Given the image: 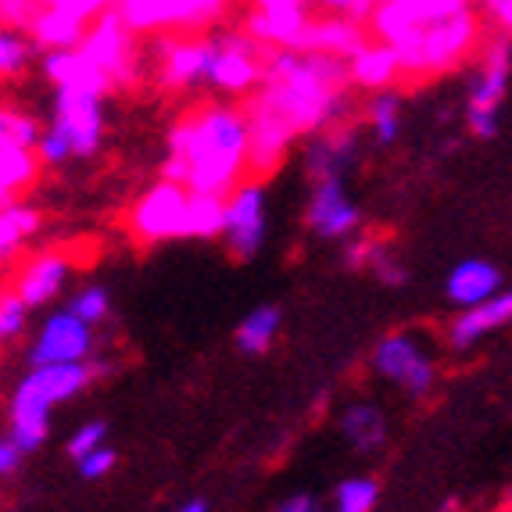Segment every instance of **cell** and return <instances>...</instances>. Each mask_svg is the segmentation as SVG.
<instances>
[{"instance_id":"1","label":"cell","mask_w":512,"mask_h":512,"mask_svg":"<svg viewBox=\"0 0 512 512\" xmlns=\"http://www.w3.org/2000/svg\"><path fill=\"white\" fill-rule=\"evenodd\" d=\"M248 97V176L265 180L298 137L344 122L351 108L348 61L298 47H265L262 79Z\"/></svg>"},{"instance_id":"2","label":"cell","mask_w":512,"mask_h":512,"mask_svg":"<svg viewBox=\"0 0 512 512\" xmlns=\"http://www.w3.org/2000/svg\"><path fill=\"white\" fill-rule=\"evenodd\" d=\"M248 176V115L237 104H205L169 133L162 180L187 190L230 194Z\"/></svg>"},{"instance_id":"3","label":"cell","mask_w":512,"mask_h":512,"mask_svg":"<svg viewBox=\"0 0 512 512\" xmlns=\"http://www.w3.org/2000/svg\"><path fill=\"white\" fill-rule=\"evenodd\" d=\"M104 373L101 362L83 359V362H47V366H33L26 380H18L15 394H11V430L8 437L22 448V452H36L47 441L51 430V409L61 402H72L76 394H83Z\"/></svg>"},{"instance_id":"4","label":"cell","mask_w":512,"mask_h":512,"mask_svg":"<svg viewBox=\"0 0 512 512\" xmlns=\"http://www.w3.org/2000/svg\"><path fill=\"white\" fill-rule=\"evenodd\" d=\"M480 36H484V18L466 4L452 15H441L427 26L405 33L391 47L402 61V76L430 79L459 69L462 61L477 51Z\"/></svg>"},{"instance_id":"5","label":"cell","mask_w":512,"mask_h":512,"mask_svg":"<svg viewBox=\"0 0 512 512\" xmlns=\"http://www.w3.org/2000/svg\"><path fill=\"white\" fill-rule=\"evenodd\" d=\"M369 366L384 384L398 387L409 398H427L437 384V362L430 355L427 341L409 330L387 333L384 341L373 348Z\"/></svg>"},{"instance_id":"6","label":"cell","mask_w":512,"mask_h":512,"mask_svg":"<svg viewBox=\"0 0 512 512\" xmlns=\"http://www.w3.org/2000/svg\"><path fill=\"white\" fill-rule=\"evenodd\" d=\"M86 58L94 61L97 69L108 76L111 86H129L137 83L140 58H137V33L126 26V18L111 8H104L101 15H94L86 22L83 40L76 43Z\"/></svg>"},{"instance_id":"7","label":"cell","mask_w":512,"mask_h":512,"mask_svg":"<svg viewBox=\"0 0 512 512\" xmlns=\"http://www.w3.org/2000/svg\"><path fill=\"white\" fill-rule=\"evenodd\" d=\"M265 208H269V197H265V183L258 176L240 180L222 201L219 240L237 262H251L265 248V230H269V212Z\"/></svg>"},{"instance_id":"8","label":"cell","mask_w":512,"mask_h":512,"mask_svg":"<svg viewBox=\"0 0 512 512\" xmlns=\"http://www.w3.org/2000/svg\"><path fill=\"white\" fill-rule=\"evenodd\" d=\"M509 36L495 33V40L487 43L484 51V69L477 72L470 86V104H466V129L477 140H495L502 129V104L509 94Z\"/></svg>"},{"instance_id":"9","label":"cell","mask_w":512,"mask_h":512,"mask_svg":"<svg viewBox=\"0 0 512 512\" xmlns=\"http://www.w3.org/2000/svg\"><path fill=\"white\" fill-rule=\"evenodd\" d=\"M190 190L176 180H158L129 208V233L140 244H165L183 237V212Z\"/></svg>"},{"instance_id":"10","label":"cell","mask_w":512,"mask_h":512,"mask_svg":"<svg viewBox=\"0 0 512 512\" xmlns=\"http://www.w3.org/2000/svg\"><path fill=\"white\" fill-rule=\"evenodd\" d=\"M212 40L197 33H154V79L162 90L180 94L205 83Z\"/></svg>"},{"instance_id":"11","label":"cell","mask_w":512,"mask_h":512,"mask_svg":"<svg viewBox=\"0 0 512 512\" xmlns=\"http://www.w3.org/2000/svg\"><path fill=\"white\" fill-rule=\"evenodd\" d=\"M265 47H258L251 36H222L212 40L205 83L226 97H248L262 79Z\"/></svg>"},{"instance_id":"12","label":"cell","mask_w":512,"mask_h":512,"mask_svg":"<svg viewBox=\"0 0 512 512\" xmlns=\"http://www.w3.org/2000/svg\"><path fill=\"white\" fill-rule=\"evenodd\" d=\"M97 355V333L90 323L76 319L69 308L51 312L36 330V341L29 348V366H47V362H83Z\"/></svg>"},{"instance_id":"13","label":"cell","mask_w":512,"mask_h":512,"mask_svg":"<svg viewBox=\"0 0 512 512\" xmlns=\"http://www.w3.org/2000/svg\"><path fill=\"white\" fill-rule=\"evenodd\" d=\"M54 129L69 140L72 158H94L104 140V97L83 90H58Z\"/></svg>"},{"instance_id":"14","label":"cell","mask_w":512,"mask_h":512,"mask_svg":"<svg viewBox=\"0 0 512 512\" xmlns=\"http://www.w3.org/2000/svg\"><path fill=\"white\" fill-rule=\"evenodd\" d=\"M305 222H308V230L323 240H348L351 233H359L362 212H359V205H355V197L348 194V187H344V176L312 180Z\"/></svg>"},{"instance_id":"15","label":"cell","mask_w":512,"mask_h":512,"mask_svg":"<svg viewBox=\"0 0 512 512\" xmlns=\"http://www.w3.org/2000/svg\"><path fill=\"white\" fill-rule=\"evenodd\" d=\"M466 4L470 0H376L366 22L376 40L394 43L402 40L405 33H412V29L427 26V22H434L441 15H452V11L466 8Z\"/></svg>"},{"instance_id":"16","label":"cell","mask_w":512,"mask_h":512,"mask_svg":"<svg viewBox=\"0 0 512 512\" xmlns=\"http://www.w3.org/2000/svg\"><path fill=\"white\" fill-rule=\"evenodd\" d=\"M251 8L248 36L258 47H294L312 18L308 0H251Z\"/></svg>"},{"instance_id":"17","label":"cell","mask_w":512,"mask_h":512,"mask_svg":"<svg viewBox=\"0 0 512 512\" xmlns=\"http://www.w3.org/2000/svg\"><path fill=\"white\" fill-rule=\"evenodd\" d=\"M72 276V258L65 251H36L26 258V265L15 276V294L29 308H40L54 301Z\"/></svg>"},{"instance_id":"18","label":"cell","mask_w":512,"mask_h":512,"mask_svg":"<svg viewBox=\"0 0 512 512\" xmlns=\"http://www.w3.org/2000/svg\"><path fill=\"white\" fill-rule=\"evenodd\" d=\"M366 22L351 15H333L326 11L323 18H308L305 29L298 36V51H319V54H333V58H348L366 43Z\"/></svg>"},{"instance_id":"19","label":"cell","mask_w":512,"mask_h":512,"mask_svg":"<svg viewBox=\"0 0 512 512\" xmlns=\"http://www.w3.org/2000/svg\"><path fill=\"white\" fill-rule=\"evenodd\" d=\"M509 319H512V294L502 287L495 298L462 308L459 319L448 326V344H452L455 351H473L484 337H491L495 330L509 326Z\"/></svg>"},{"instance_id":"20","label":"cell","mask_w":512,"mask_h":512,"mask_svg":"<svg viewBox=\"0 0 512 512\" xmlns=\"http://www.w3.org/2000/svg\"><path fill=\"white\" fill-rule=\"evenodd\" d=\"M355 147H359V133H355L351 126H344V122L312 133V144H308V151H305L308 180L344 176L348 165L355 162Z\"/></svg>"},{"instance_id":"21","label":"cell","mask_w":512,"mask_h":512,"mask_svg":"<svg viewBox=\"0 0 512 512\" xmlns=\"http://www.w3.org/2000/svg\"><path fill=\"white\" fill-rule=\"evenodd\" d=\"M43 76L51 79L58 90H83V94H97V97L115 90L108 83V76L79 47H54V51L43 54Z\"/></svg>"},{"instance_id":"22","label":"cell","mask_w":512,"mask_h":512,"mask_svg":"<svg viewBox=\"0 0 512 512\" xmlns=\"http://www.w3.org/2000/svg\"><path fill=\"white\" fill-rule=\"evenodd\" d=\"M498 291H502V269L491 258H462V262L452 265V273L444 280V294L459 308L495 298Z\"/></svg>"},{"instance_id":"23","label":"cell","mask_w":512,"mask_h":512,"mask_svg":"<svg viewBox=\"0 0 512 512\" xmlns=\"http://www.w3.org/2000/svg\"><path fill=\"white\" fill-rule=\"evenodd\" d=\"M348 79L355 86H362V90H387V86H394L398 79H402V61H398V54H394L391 43L376 40V43H362L359 51L348 54Z\"/></svg>"},{"instance_id":"24","label":"cell","mask_w":512,"mask_h":512,"mask_svg":"<svg viewBox=\"0 0 512 512\" xmlns=\"http://www.w3.org/2000/svg\"><path fill=\"white\" fill-rule=\"evenodd\" d=\"M341 437L351 452L376 455L387 441V416L373 402H351L341 412Z\"/></svg>"},{"instance_id":"25","label":"cell","mask_w":512,"mask_h":512,"mask_svg":"<svg viewBox=\"0 0 512 512\" xmlns=\"http://www.w3.org/2000/svg\"><path fill=\"white\" fill-rule=\"evenodd\" d=\"M43 226L40 212L26 201H4L0 205V265L15 262V255L29 244V237H36V230Z\"/></svg>"},{"instance_id":"26","label":"cell","mask_w":512,"mask_h":512,"mask_svg":"<svg viewBox=\"0 0 512 512\" xmlns=\"http://www.w3.org/2000/svg\"><path fill=\"white\" fill-rule=\"evenodd\" d=\"M83 29H86L83 18L43 4L33 15V22H29L26 36H33V43L43 47V51H54V47H76V43L83 40Z\"/></svg>"},{"instance_id":"27","label":"cell","mask_w":512,"mask_h":512,"mask_svg":"<svg viewBox=\"0 0 512 512\" xmlns=\"http://www.w3.org/2000/svg\"><path fill=\"white\" fill-rule=\"evenodd\" d=\"M280 330H283V312H280V308H276V305H258V308H251L248 316H244V323L237 326V333H233V344H237V351H244V355H265V351L276 344Z\"/></svg>"},{"instance_id":"28","label":"cell","mask_w":512,"mask_h":512,"mask_svg":"<svg viewBox=\"0 0 512 512\" xmlns=\"http://www.w3.org/2000/svg\"><path fill=\"white\" fill-rule=\"evenodd\" d=\"M176 4L180 0H115V11L126 18L133 33H176Z\"/></svg>"},{"instance_id":"29","label":"cell","mask_w":512,"mask_h":512,"mask_svg":"<svg viewBox=\"0 0 512 512\" xmlns=\"http://www.w3.org/2000/svg\"><path fill=\"white\" fill-rule=\"evenodd\" d=\"M222 201L226 194L190 190L187 212H183V237L187 240H215L222 230Z\"/></svg>"},{"instance_id":"30","label":"cell","mask_w":512,"mask_h":512,"mask_svg":"<svg viewBox=\"0 0 512 512\" xmlns=\"http://www.w3.org/2000/svg\"><path fill=\"white\" fill-rule=\"evenodd\" d=\"M36 162L33 151H22V147H0V194L18 197L22 190H29L36 183Z\"/></svg>"},{"instance_id":"31","label":"cell","mask_w":512,"mask_h":512,"mask_svg":"<svg viewBox=\"0 0 512 512\" xmlns=\"http://www.w3.org/2000/svg\"><path fill=\"white\" fill-rule=\"evenodd\" d=\"M369 129H373L376 144H398L402 137V97L394 94L391 86L387 90H376V97L369 101Z\"/></svg>"},{"instance_id":"32","label":"cell","mask_w":512,"mask_h":512,"mask_svg":"<svg viewBox=\"0 0 512 512\" xmlns=\"http://www.w3.org/2000/svg\"><path fill=\"white\" fill-rule=\"evenodd\" d=\"M233 0H180L176 4V33H208L215 22L230 15Z\"/></svg>"},{"instance_id":"33","label":"cell","mask_w":512,"mask_h":512,"mask_svg":"<svg viewBox=\"0 0 512 512\" xmlns=\"http://www.w3.org/2000/svg\"><path fill=\"white\" fill-rule=\"evenodd\" d=\"M36 137H40V122H36L29 111L0 104V147H22V151H33Z\"/></svg>"},{"instance_id":"34","label":"cell","mask_w":512,"mask_h":512,"mask_svg":"<svg viewBox=\"0 0 512 512\" xmlns=\"http://www.w3.org/2000/svg\"><path fill=\"white\" fill-rule=\"evenodd\" d=\"M380 502V480L376 477H348L333 491V505L341 512H373Z\"/></svg>"},{"instance_id":"35","label":"cell","mask_w":512,"mask_h":512,"mask_svg":"<svg viewBox=\"0 0 512 512\" xmlns=\"http://www.w3.org/2000/svg\"><path fill=\"white\" fill-rule=\"evenodd\" d=\"M33 40H26L22 29L0 26V79H15L29 69Z\"/></svg>"},{"instance_id":"36","label":"cell","mask_w":512,"mask_h":512,"mask_svg":"<svg viewBox=\"0 0 512 512\" xmlns=\"http://www.w3.org/2000/svg\"><path fill=\"white\" fill-rule=\"evenodd\" d=\"M65 308H69L76 319H83V323L97 326V323H104V319H108L111 298H108V291H104V287H83V291L72 294Z\"/></svg>"},{"instance_id":"37","label":"cell","mask_w":512,"mask_h":512,"mask_svg":"<svg viewBox=\"0 0 512 512\" xmlns=\"http://www.w3.org/2000/svg\"><path fill=\"white\" fill-rule=\"evenodd\" d=\"M29 326V305L15 291L0 294V344L18 341Z\"/></svg>"},{"instance_id":"38","label":"cell","mask_w":512,"mask_h":512,"mask_svg":"<svg viewBox=\"0 0 512 512\" xmlns=\"http://www.w3.org/2000/svg\"><path fill=\"white\" fill-rule=\"evenodd\" d=\"M384 248H387L384 240H376V237H355V233H351V237H348V248H344V265H348V269H369V265L376 262V255H380Z\"/></svg>"},{"instance_id":"39","label":"cell","mask_w":512,"mask_h":512,"mask_svg":"<svg viewBox=\"0 0 512 512\" xmlns=\"http://www.w3.org/2000/svg\"><path fill=\"white\" fill-rule=\"evenodd\" d=\"M115 462H119L115 448H108V444H97L94 452H86L83 459H76V466H79V477H83V480H101V477H108V473L115 470Z\"/></svg>"},{"instance_id":"40","label":"cell","mask_w":512,"mask_h":512,"mask_svg":"<svg viewBox=\"0 0 512 512\" xmlns=\"http://www.w3.org/2000/svg\"><path fill=\"white\" fill-rule=\"evenodd\" d=\"M43 8V0H0V26L22 29L26 33L33 15Z\"/></svg>"},{"instance_id":"41","label":"cell","mask_w":512,"mask_h":512,"mask_svg":"<svg viewBox=\"0 0 512 512\" xmlns=\"http://www.w3.org/2000/svg\"><path fill=\"white\" fill-rule=\"evenodd\" d=\"M104 437H108V427H104L101 419H90V423H83V427H79L76 434H72V441H69L72 462L83 459L86 452H94L97 444H104Z\"/></svg>"},{"instance_id":"42","label":"cell","mask_w":512,"mask_h":512,"mask_svg":"<svg viewBox=\"0 0 512 512\" xmlns=\"http://www.w3.org/2000/svg\"><path fill=\"white\" fill-rule=\"evenodd\" d=\"M369 269H373V273L380 276V280H384L387 287H402V283L409 280V269H405V265L398 262V258H394L391 248L380 251V255H376V262L369 265Z\"/></svg>"},{"instance_id":"43","label":"cell","mask_w":512,"mask_h":512,"mask_svg":"<svg viewBox=\"0 0 512 512\" xmlns=\"http://www.w3.org/2000/svg\"><path fill=\"white\" fill-rule=\"evenodd\" d=\"M312 8H323V11H333V15H351V18H362L373 11L376 0H308Z\"/></svg>"},{"instance_id":"44","label":"cell","mask_w":512,"mask_h":512,"mask_svg":"<svg viewBox=\"0 0 512 512\" xmlns=\"http://www.w3.org/2000/svg\"><path fill=\"white\" fill-rule=\"evenodd\" d=\"M43 4H51V8H61V11H69V15L83 18V22H90V18L101 15L104 8H111L115 0H43Z\"/></svg>"},{"instance_id":"45","label":"cell","mask_w":512,"mask_h":512,"mask_svg":"<svg viewBox=\"0 0 512 512\" xmlns=\"http://www.w3.org/2000/svg\"><path fill=\"white\" fill-rule=\"evenodd\" d=\"M484 4V22H491V26H498V33L509 36L512 33V0H480Z\"/></svg>"},{"instance_id":"46","label":"cell","mask_w":512,"mask_h":512,"mask_svg":"<svg viewBox=\"0 0 512 512\" xmlns=\"http://www.w3.org/2000/svg\"><path fill=\"white\" fill-rule=\"evenodd\" d=\"M22 448H18L11 437H0V480L11 477V473H18V466H22Z\"/></svg>"},{"instance_id":"47","label":"cell","mask_w":512,"mask_h":512,"mask_svg":"<svg viewBox=\"0 0 512 512\" xmlns=\"http://www.w3.org/2000/svg\"><path fill=\"white\" fill-rule=\"evenodd\" d=\"M319 502L312 495H291L280 502V512H316Z\"/></svg>"},{"instance_id":"48","label":"cell","mask_w":512,"mask_h":512,"mask_svg":"<svg viewBox=\"0 0 512 512\" xmlns=\"http://www.w3.org/2000/svg\"><path fill=\"white\" fill-rule=\"evenodd\" d=\"M208 509H212L208 498H187V502H180V512H208Z\"/></svg>"}]
</instances>
